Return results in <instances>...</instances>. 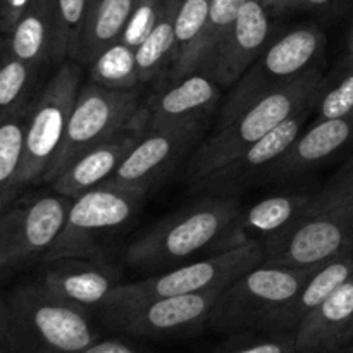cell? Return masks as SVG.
Listing matches in <instances>:
<instances>
[{
  "label": "cell",
  "mask_w": 353,
  "mask_h": 353,
  "mask_svg": "<svg viewBox=\"0 0 353 353\" xmlns=\"http://www.w3.org/2000/svg\"><path fill=\"white\" fill-rule=\"evenodd\" d=\"M0 302L9 353H76L102 338L90 310L54 295L40 281L17 286Z\"/></svg>",
  "instance_id": "cell-1"
},
{
  "label": "cell",
  "mask_w": 353,
  "mask_h": 353,
  "mask_svg": "<svg viewBox=\"0 0 353 353\" xmlns=\"http://www.w3.org/2000/svg\"><path fill=\"white\" fill-rule=\"evenodd\" d=\"M241 205L233 195H205L148 228L126 248V262L162 271L188 262L203 250L219 252Z\"/></svg>",
  "instance_id": "cell-2"
},
{
  "label": "cell",
  "mask_w": 353,
  "mask_h": 353,
  "mask_svg": "<svg viewBox=\"0 0 353 353\" xmlns=\"http://www.w3.org/2000/svg\"><path fill=\"white\" fill-rule=\"evenodd\" d=\"M262 264L307 268L353 248V165L314 195L307 212L292 228L262 241Z\"/></svg>",
  "instance_id": "cell-3"
},
{
  "label": "cell",
  "mask_w": 353,
  "mask_h": 353,
  "mask_svg": "<svg viewBox=\"0 0 353 353\" xmlns=\"http://www.w3.org/2000/svg\"><path fill=\"white\" fill-rule=\"evenodd\" d=\"M323 83V72L316 68L296 81L261 97L231 119L217 123L212 134L196 148L188 162L186 179L190 186L202 181L303 107L316 102Z\"/></svg>",
  "instance_id": "cell-4"
},
{
  "label": "cell",
  "mask_w": 353,
  "mask_h": 353,
  "mask_svg": "<svg viewBox=\"0 0 353 353\" xmlns=\"http://www.w3.org/2000/svg\"><path fill=\"white\" fill-rule=\"evenodd\" d=\"M323 264L307 268L261 264L250 269L221 293L210 310L207 327L223 334L259 330L299 295Z\"/></svg>",
  "instance_id": "cell-5"
},
{
  "label": "cell",
  "mask_w": 353,
  "mask_h": 353,
  "mask_svg": "<svg viewBox=\"0 0 353 353\" xmlns=\"http://www.w3.org/2000/svg\"><path fill=\"white\" fill-rule=\"evenodd\" d=\"M264 259V243L250 240L238 247L216 252L200 261L179 264L141 281L117 285L102 307L143 302L162 296L193 295L219 288L226 290L245 272L261 265Z\"/></svg>",
  "instance_id": "cell-6"
},
{
  "label": "cell",
  "mask_w": 353,
  "mask_h": 353,
  "mask_svg": "<svg viewBox=\"0 0 353 353\" xmlns=\"http://www.w3.org/2000/svg\"><path fill=\"white\" fill-rule=\"evenodd\" d=\"M324 48L326 34L317 26H296L269 41L252 68L233 85L217 123L231 119L261 97L316 69Z\"/></svg>",
  "instance_id": "cell-7"
},
{
  "label": "cell",
  "mask_w": 353,
  "mask_h": 353,
  "mask_svg": "<svg viewBox=\"0 0 353 353\" xmlns=\"http://www.w3.org/2000/svg\"><path fill=\"white\" fill-rule=\"evenodd\" d=\"M147 193L103 181L95 188L74 196L64 226L43 261L55 259H97L100 240L121 230L133 219Z\"/></svg>",
  "instance_id": "cell-8"
},
{
  "label": "cell",
  "mask_w": 353,
  "mask_h": 353,
  "mask_svg": "<svg viewBox=\"0 0 353 353\" xmlns=\"http://www.w3.org/2000/svg\"><path fill=\"white\" fill-rule=\"evenodd\" d=\"M79 88L81 64L71 59L59 64L54 76L31 102L24 131L23 164L17 181L19 192L30 185L43 183L64 138Z\"/></svg>",
  "instance_id": "cell-9"
},
{
  "label": "cell",
  "mask_w": 353,
  "mask_h": 353,
  "mask_svg": "<svg viewBox=\"0 0 353 353\" xmlns=\"http://www.w3.org/2000/svg\"><path fill=\"white\" fill-rule=\"evenodd\" d=\"M143 109L138 88L116 90L93 81L83 85L76 97L61 147L43 183H50L81 152L134 123Z\"/></svg>",
  "instance_id": "cell-10"
},
{
  "label": "cell",
  "mask_w": 353,
  "mask_h": 353,
  "mask_svg": "<svg viewBox=\"0 0 353 353\" xmlns=\"http://www.w3.org/2000/svg\"><path fill=\"white\" fill-rule=\"evenodd\" d=\"M224 290L179 296H162L143 302L105 305L99 317L107 327L145 340H183L202 333L210 310Z\"/></svg>",
  "instance_id": "cell-11"
},
{
  "label": "cell",
  "mask_w": 353,
  "mask_h": 353,
  "mask_svg": "<svg viewBox=\"0 0 353 353\" xmlns=\"http://www.w3.org/2000/svg\"><path fill=\"white\" fill-rule=\"evenodd\" d=\"M69 196L52 192L0 210V269L47 254L64 226Z\"/></svg>",
  "instance_id": "cell-12"
},
{
  "label": "cell",
  "mask_w": 353,
  "mask_h": 353,
  "mask_svg": "<svg viewBox=\"0 0 353 353\" xmlns=\"http://www.w3.org/2000/svg\"><path fill=\"white\" fill-rule=\"evenodd\" d=\"M317 102V100H316ZM316 102L303 107L300 112L286 119L278 128L262 137L243 152L228 161L209 176L193 185V192H202L205 195H233L241 192L252 183L261 181L265 171L292 147L300 133L305 128L309 117L316 112Z\"/></svg>",
  "instance_id": "cell-13"
},
{
  "label": "cell",
  "mask_w": 353,
  "mask_h": 353,
  "mask_svg": "<svg viewBox=\"0 0 353 353\" xmlns=\"http://www.w3.org/2000/svg\"><path fill=\"white\" fill-rule=\"evenodd\" d=\"M205 123L147 128L107 181L147 193L195 145Z\"/></svg>",
  "instance_id": "cell-14"
},
{
  "label": "cell",
  "mask_w": 353,
  "mask_h": 353,
  "mask_svg": "<svg viewBox=\"0 0 353 353\" xmlns=\"http://www.w3.org/2000/svg\"><path fill=\"white\" fill-rule=\"evenodd\" d=\"M271 40L268 9L259 0H247L230 33L200 72H205L223 88H230L240 81Z\"/></svg>",
  "instance_id": "cell-15"
},
{
  "label": "cell",
  "mask_w": 353,
  "mask_h": 353,
  "mask_svg": "<svg viewBox=\"0 0 353 353\" xmlns=\"http://www.w3.org/2000/svg\"><path fill=\"white\" fill-rule=\"evenodd\" d=\"M145 131H147V107L143 109L141 116L130 126L72 159L48 183L50 190L59 195L74 199V196L99 186L100 183L107 181L116 172L121 162L126 159L131 148L138 143Z\"/></svg>",
  "instance_id": "cell-16"
},
{
  "label": "cell",
  "mask_w": 353,
  "mask_h": 353,
  "mask_svg": "<svg viewBox=\"0 0 353 353\" xmlns=\"http://www.w3.org/2000/svg\"><path fill=\"white\" fill-rule=\"evenodd\" d=\"M223 86L205 72H193L176 81H168L147 102V128H169L205 123L216 110Z\"/></svg>",
  "instance_id": "cell-17"
},
{
  "label": "cell",
  "mask_w": 353,
  "mask_h": 353,
  "mask_svg": "<svg viewBox=\"0 0 353 353\" xmlns=\"http://www.w3.org/2000/svg\"><path fill=\"white\" fill-rule=\"evenodd\" d=\"M353 143V114L333 119H317L302 131L292 147L265 171L262 179L293 178L330 161Z\"/></svg>",
  "instance_id": "cell-18"
},
{
  "label": "cell",
  "mask_w": 353,
  "mask_h": 353,
  "mask_svg": "<svg viewBox=\"0 0 353 353\" xmlns=\"http://www.w3.org/2000/svg\"><path fill=\"white\" fill-rule=\"evenodd\" d=\"M40 281L48 292L90 312H99L117 283L110 269L86 259H55L45 261Z\"/></svg>",
  "instance_id": "cell-19"
},
{
  "label": "cell",
  "mask_w": 353,
  "mask_h": 353,
  "mask_svg": "<svg viewBox=\"0 0 353 353\" xmlns=\"http://www.w3.org/2000/svg\"><path fill=\"white\" fill-rule=\"evenodd\" d=\"M316 193H286L274 195L254 203L250 209H241L240 216L230 228L221 243V250L238 247L250 240L265 241L292 228L312 203Z\"/></svg>",
  "instance_id": "cell-20"
},
{
  "label": "cell",
  "mask_w": 353,
  "mask_h": 353,
  "mask_svg": "<svg viewBox=\"0 0 353 353\" xmlns=\"http://www.w3.org/2000/svg\"><path fill=\"white\" fill-rule=\"evenodd\" d=\"M353 323V276L295 330L296 353H321L341 347Z\"/></svg>",
  "instance_id": "cell-21"
},
{
  "label": "cell",
  "mask_w": 353,
  "mask_h": 353,
  "mask_svg": "<svg viewBox=\"0 0 353 353\" xmlns=\"http://www.w3.org/2000/svg\"><path fill=\"white\" fill-rule=\"evenodd\" d=\"M353 276V248L324 262L286 307L272 314L259 330L295 331L307 314L319 307Z\"/></svg>",
  "instance_id": "cell-22"
},
{
  "label": "cell",
  "mask_w": 353,
  "mask_h": 353,
  "mask_svg": "<svg viewBox=\"0 0 353 353\" xmlns=\"http://www.w3.org/2000/svg\"><path fill=\"white\" fill-rule=\"evenodd\" d=\"M138 0H90L81 31L71 59L81 65L93 61L109 47L121 41Z\"/></svg>",
  "instance_id": "cell-23"
},
{
  "label": "cell",
  "mask_w": 353,
  "mask_h": 353,
  "mask_svg": "<svg viewBox=\"0 0 353 353\" xmlns=\"http://www.w3.org/2000/svg\"><path fill=\"white\" fill-rule=\"evenodd\" d=\"M10 52L23 61L43 68L52 62L55 43L54 0H33L9 34H3Z\"/></svg>",
  "instance_id": "cell-24"
},
{
  "label": "cell",
  "mask_w": 353,
  "mask_h": 353,
  "mask_svg": "<svg viewBox=\"0 0 353 353\" xmlns=\"http://www.w3.org/2000/svg\"><path fill=\"white\" fill-rule=\"evenodd\" d=\"M210 0H179L174 16V57L168 81L199 72L196 52L209 16Z\"/></svg>",
  "instance_id": "cell-25"
},
{
  "label": "cell",
  "mask_w": 353,
  "mask_h": 353,
  "mask_svg": "<svg viewBox=\"0 0 353 353\" xmlns=\"http://www.w3.org/2000/svg\"><path fill=\"white\" fill-rule=\"evenodd\" d=\"M30 105L0 116V210L10 205L21 193L17 181L23 164L24 131Z\"/></svg>",
  "instance_id": "cell-26"
},
{
  "label": "cell",
  "mask_w": 353,
  "mask_h": 353,
  "mask_svg": "<svg viewBox=\"0 0 353 353\" xmlns=\"http://www.w3.org/2000/svg\"><path fill=\"white\" fill-rule=\"evenodd\" d=\"M40 68L23 61L10 52L0 34V116L24 109L33 102Z\"/></svg>",
  "instance_id": "cell-27"
},
{
  "label": "cell",
  "mask_w": 353,
  "mask_h": 353,
  "mask_svg": "<svg viewBox=\"0 0 353 353\" xmlns=\"http://www.w3.org/2000/svg\"><path fill=\"white\" fill-rule=\"evenodd\" d=\"M179 0H168L161 19L147 38L137 47V65L140 81L157 78L165 68H171L174 57V16Z\"/></svg>",
  "instance_id": "cell-28"
},
{
  "label": "cell",
  "mask_w": 353,
  "mask_h": 353,
  "mask_svg": "<svg viewBox=\"0 0 353 353\" xmlns=\"http://www.w3.org/2000/svg\"><path fill=\"white\" fill-rule=\"evenodd\" d=\"M90 78L93 83L116 90L137 88L140 85L137 54L134 48L123 41L103 50L90 65Z\"/></svg>",
  "instance_id": "cell-29"
},
{
  "label": "cell",
  "mask_w": 353,
  "mask_h": 353,
  "mask_svg": "<svg viewBox=\"0 0 353 353\" xmlns=\"http://www.w3.org/2000/svg\"><path fill=\"white\" fill-rule=\"evenodd\" d=\"M317 119H333L353 114V55L347 54L333 74L324 78L316 102Z\"/></svg>",
  "instance_id": "cell-30"
},
{
  "label": "cell",
  "mask_w": 353,
  "mask_h": 353,
  "mask_svg": "<svg viewBox=\"0 0 353 353\" xmlns=\"http://www.w3.org/2000/svg\"><path fill=\"white\" fill-rule=\"evenodd\" d=\"M210 353H296L295 331H241Z\"/></svg>",
  "instance_id": "cell-31"
},
{
  "label": "cell",
  "mask_w": 353,
  "mask_h": 353,
  "mask_svg": "<svg viewBox=\"0 0 353 353\" xmlns=\"http://www.w3.org/2000/svg\"><path fill=\"white\" fill-rule=\"evenodd\" d=\"M90 0H54L55 43L52 62L62 64L72 54L78 34L81 31Z\"/></svg>",
  "instance_id": "cell-32"
},
{
  "label": "cell",
  "mask_w": 353,
  "mask_h": 353,
  "mask_svg": "<svg viewBox=\"0 0 353 353\" xmlns=\"http://www.w3.org/2000/svg\"><path fill=\"white\" fill-rule=\"evenodd\" d=\"M247 0H210L209 16H207L205 30H203L202 41L196 52V65L199 71L203 68L210 55L216 52L221 41L230 33L231 26L236 21L240 9Z\"/></svg>",
  "instance_id": "cell-33"
},
{
  "label": "cell",
  "mask_w": 353,
  "mask_h": 353,
  "mask_svg": "<svg viewBox=\"0 0 353 353\" xmlns=\"http://www.w3.org/2000/svg\"><path fill=\"white\" fill-rule=\"evenodd\" d=\"M165 2L168 0H138L133 12H131L130 21L124 28L121 41L137 50L138 45L150 34L155 24L159 23L162 12H164Z\"/></svg>",
  "instance_id": "cell-34"
},
{
  "label": "cell",
  "mask_w": 353,
  "mask_h": 353,
  "mask_svg": "<svg viewBox=\"0 0 353 353\" xmlns=\"http://www.w3.org/2000/svg\"><path fill=\"white\" fill-rule=\"evenodd\" d=\"M76 353H155L141 343L123 340V338H99L83 350Z\"/></svg>",
  "instance_id": "cell-35"
},
{
  "label": "cell",
  "mask_w": 353,
  "mask_h": 353,
  "mask_svg": "<svg viewBox=\"0 0 353 353\" xmlns=\"http://www.w3.org/2000/svg\"><path fill=\"white\" fill-rule=\"evenodd\" d=\"M33 0H0V34H9Z\"/></svg>",
  "instance_id": "cell-36"
},
{
  "label": "cell",
  "mask_w": 353,
  "mask_h": 353,
  "mask_svg": "<svg viewBox=\"0 0 353 353\" xmlns=\"http://www.w3.org/2000/svg\"><path fill=\"white\" fill-rule=\"evenodd\" d=\"M341 0H292L288 10H321L330 9L340 3Z\"/></svg>",
  "instance_id": "cell-37"
},
{
  "label": "cell",
  "mask_w": 353,
  "mask_h": 353,
  "mask_svg": "<svg viewBox=\"0 0 353 353\" xmlns=\"http://www.w3.org/2000/svg\"><path fill=\"white\" fill-rule=\"evenodd\" d=\"M259 2H261L268 10L283 12V10H288L290 2H292V0H259Z\"/></svg>",
  "instance_id": "cell-38"
},
{
  "label": "cell",
  "mask_w": 353,
  "mask_h": 353,
  "mask_svg": "<svg viewBox=\"0 0 353 353\" xmlns=\"http://www.w3.org/2000/svg\"><path fill=\"white\" fill-rule=\"evenodd\" d=\"M321 353H353V343L343 345V347H338V348H333V350L321 352Z\"/></svg>",
  "instance_id": "cell-39"
},
{
  "label": "cell",
  "mask_w": 353,
  "mask_h": 353,
  "mask_svg": "<svg viewBox=\"0 0 353 353\" xmlns=\"http://www.w3.org/2000/svg\"><path fill=\"white\" fill-rule=\"evenodd\" d=\"M0 353H9L6 348V343H3L2 336V302H0Z\"/></svg>",
  "instance_id": "cell-40"
},
{
  "label": "cell",
  "mask_w": 353,
  "mask_h": 353,
  "mask_svg": "<svg viewBox=\"0 0 353 353\" xmlns=\"http://www.w3.org/2000/svg\"><path fill=\"white\" fill-rule=\"evenodd\" d=\"M347 54L353 55V23H352L350 31H348V37H347Z\"/></svg>",
  "instance_id": "cell-41"
},
{
  "label": "cell",
  "mask_w": 353,
  "mask_h": 353,
  "mask_svg": "<svg viewBox=\"0 0 353 353\" xmlns=\"http://www.w3.org/2000/svg\"><path fill=\"white\" fill-rule=\"evenodd\" d=\"M348 343H353V323H352V326L348 327L347 334L343 336V343H341V347H343V345H348Z\"/></svg>",
  "instance_id": "cell-42"
}]
</instances>
